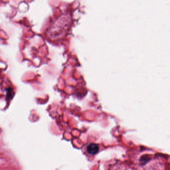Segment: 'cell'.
<instances>
[{"instance_id":"obj_1","label":"cell","mask_w":170,"mask_h":170,"mask_svg":"<svg viewBox=\"0 0 170 170\" xmlns=\"http://www.w3.org/2000/svg\"><path fill=\"white\" fill-rule=\"evenodd\" d=\"M87 151L89 154H96L99 151L98 146L96 144H90L87 147Z\"/></svg>"},{"instance_id":"obj_2","label":"cell","mask_w":170,"mask_h":170,"mask_svg":"<svg viewBox=\"0 0 170 170\" xmlns=\"http://www.w3.org/2000/svg\"><path fill=\"white\" fill-rule=\"evenodd\" d=\"M12 90H9V88L8 89V90H7V98L9 99L11 98V97H12L13 95H12Z\"/></svg>"}]
</instances>
